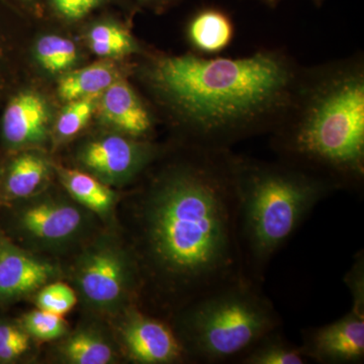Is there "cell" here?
Returning <instances> with one entry per match:
<instances>
[{
    "instance_id": "obj_1",
    "label": "cell",
    "mask_w": 364,
    "mask_h": 364,
    "mask_svg": "<svg viewBox=\"0 0 364 364\" xmlns=\"http://www.w3.org/2000/svg\"><path fill=\"white\" fill-rule=\"evenodd\" d=\"M133 207L141 291L169 317L198 296L248 277L224 150L200 148L195 159L169 165Z\"/></svg>"
},
{
    "instance_id": "obj_2",
    "label": "cell",
    "mask_w": 364,
    "mask_h": 364,
    "mask_svg": "<svg viewBox=\"0 0 364 364\" xmlns=\"http://www.w3.org/2000/svg\"><path fill=\"white\" fill-rule=\"evenodd\" d=\"M150 78L195 131L203 149L223 150L227 141L279 107L293 74L270 53L238 59L183 55L158 60Z\"/></svg>"
},
{
    "instance_id": "obj_3",
    "label": "cell",
    "mask_w": 364,
    "mask_h": 364,
    "mask_svg": "<svg viewBox=\"0 0 364 364\" xmlns=\"http://www.w3.org/2000/svg\"><path fill=\"white\" fill-rule=\"evenodd\" d=\"M246 275L263 284L270 261L318 203L342 189L291 163L267 164L230 155Z\"/></svg>"
},
{
    "instance_id": "obj_4",
    "label": "cell",
    "mask_w": 364,
    "mask_h": 364,
    "mask_svg": "<svg viewBox=\"0 0 364 364\" xmlns=\"http://www.w3.org/2000/svg\"><path fill=\"white\" fill-rule=\"evenodd\" d=\"M279 146L289 163L328 177L341 188H359L364 176L363 74L341 71L322 81Z\"/></svg>"
},
{
    "instance_id": "obj_5",
    "label": "cell",
    "mask_w": 364,
    "mask_h": 364,
    "mask_svg": "<svg viewBox=\"0 0 364 364\" xmlns=\"http://www.w3.org/2000/svg\"><path fill=\"white\" fill-rule=\"evenodd\" d=\"M188 363L236 360L257 340L282 326L262 284L245 277L189 301L170 317Z\"/></svg>"
},
{
    "instance_id": "obj_6",
    "label": "cell",
    "mask_w": 364,
    "mask_h": 364,
    "mask_svg": "<svg viewBox=\"0 0 364 364\" xmlns=\"http://www.w3.org/2000/svg\"><path fill=\"white\" fill-rule=\"evenodd\" d=\"M6 208V236L32 252H61L77 245L90 233L95 221V214L68 193L45 189Z\"/></svg>"
},
{
    "instance_id": "obj_7",
    "label": "cell",
    "mask_w": 364,
    "mask_h": 364,
    "mask_svg": "<svg viewBox=\"0 0 364 364\" xmlns=\"http://www.w3.org/2000/svg\"><path fill=\"white\" fill-rule=\"evenodd\" d=\"M72 277L77 296L97 313L124 312L141 291L133 250L109 236L98 237L83 249Z\"/></svg>"
},
{
    "instance_id": "obj_8",
    "label": "cell",
    "mask_w": 364,
    "mask_h": 364,
    "mask_svg": "<svg viewBox=\"0 0 364 364\" xmlns=\"http://www.w3.org/2000/svg\"><path fill=\"white\" fill-rule=\"evenodd\" d=\"M156 147L123 135H107L86 143L79 151L83 168L109 186L128 183L156 158Z\"/></svg>"
},
{
    "instance_id": "obj_9",
    "label": "cell",
    "mask_w": 364,
    "mask_h": 364,
    "mask_svg": "<svg viewBox=\"0 0 364 364\" xmlns=\"http://www.w3.org/2000/svg\"><path fill=\"white\" fill-rule=\"evenodd\" d=\"M119 336L130 360L140 364L186 363V351L170 323L141 312L135 306L124 311Z\"/></svg>"
},
{
    "instance_id": "obj_10",
    "label": "cell",
    "mask_w": 364,
    "mask_h": 364,
    "mask_svg": "<svg viewBox=\"0 0 364 364\" xmlns=\"http://www.w3.org/2000/svg\"><path fill=\"white\" fill-rule=\"evenodd\" d=\"M301 348L309 361L359 364L364 361V314L351 309L330 324L301 331Z\"/></svg>"
},
{
    "instance_id": "obj_11",
    "label": "cell",
    "mask_w": 364,
    "mask_h": 364,
    "mask_svg": "<svg viewBox=\"0 0 364 364\" xmlns=\"http://www.w3.org/2000/svg\"><path fill=\"white\" fill-rule=\"evenodd\" d=\"M59 275L51 261L0 234V308L31 296Z\"/></svg>"
},
{
    "instance_id": "obj_12",
    "label": "cell",
    "mask_w": 364,
    "mask_h": 364,
    "mask_svg": "<svg viewBox=\"0 0 364 364\" xmlns=\"http://www.w3.org/2000/svg\"><path fill=\"white\" fill-rule=\"evenodd\" d=\"M49 128V109L44 98L26 91L14 97L2 117V136L9 148L31 147L45 142Z\"/></svg>"
},
{
    "instance_id": "obj_13",
    "label": "cell",
    "mask_w": 364,
    "mask_h": 364,
    "mask_svg": "<svg viewBox=\"0 0 364 364\" xmlns=\"http://www.w3.org/2000/svg\"><path fill=\"white\" fill-rule=\"evenodd\" d=\"M51 171V163L40 153L26 151L16 155L0 179V203L6 207L38 195L46 188Z\"/></svg>"
},
{
    "instance_id": "obj_14",
    "label": "cell",
    "mask_w": 364,
    "mask_h": 364,
    "mask_svg": "<svg viewBox=\"0 0 364 364\" xmlns=\"http://www.w3.org/2000/svg\"><path fill=\"white\" fill-rule=\"evenodd\" d=\"M100 114L105 123L129 136L145 135L151 128V117L135 91L122 79H117L100 95Z\"/></svg>"
},
{
    "instance_id": "obj_15",
    "label": "cell",
    "mask_w": 364,
    "mask_h": 364,
    "mask_svg": "<svg viewBox=\"0 0 364 364\" xmlns=\"http://www.w3.org/2000/svg\"><path fill=\"white\" fill-rule=\"evenodd\" d=\"M57 172L66 193L76 203L102 219L111 217L117 200L111 186L80 170L58 168Z\"/></svg>"
},
{
    "instance_id": "obj_16",
    "label": "cell",
    "mask_w": 364,
    "mask_h": 364,
    "mask_svg": "<svg viewBox=\"0 0 364 364\" xmlns=\"http://www.w3.org/2000/svg\"><path fill=\"white\" fill-rule=\"evenodd\" d=\"M117 79L119 74L114 64L109 61L97 62L65 74L60 79L58 95L65 102L100 97Z\"/></svg>"
},
{
    "instance_id": "obj_17",
    "label": "cell",
    "mask_w": 364,
    "mask_h": 364,
    "mask_svg": "<svg viewBox=\"0 0 364 364\" xmlns=\"http://www.w3.org/2000/svg\"><path fill=\"white\" fill-rule=\"evenodd\" d=\"M235 363L240 364H306L309 363L301 345L282 334V327L268 332L243 352Z\"/></svg>"
},
{
    "instance_id": "obj_18",
    "label": "cell",
    "mask_w": 364,
    "mask_h": 364,
    "mask_svg": "<svg viewBox=\"0 0 364 364\" xmlns=\"http://www.w3.org/2000/svg\"><path fill=\"white\" fill-rule=\"evenodd\" d=\"M60 352L64 360L71 364H109L116 359L112 344L102 333L90 328L70 335Z\"/></svg>"
},
{
    "instance_id": "obj_19",
    "label": "cell",
    "mask_w": 364,
    "mask_h": 364,
    "mask_svg": "<svg viewBox=\"0 0 364 364\" xmlns=\"http://www.w3.org/2000/svg\"><path fill=\"white\" fill-rule=\"evenodd\" d=\"M188 36L200 51L219 52L231 42L233 28L229 18L220 11H205L191 21Z\"/></svg>"
},
{
    "instance_id": "obj_20",
    "label": "cell",
    "mask_w": 364,
    "mask_h": 364,
    "mask_svg": "<svg viewBox=\"0 0 364 364\" xmlns=\"http://www.w3.org/2000/svg\"><path fill=\"white\" fill-rule=\"evenodd\" d=\"M88 43L100 57H119L135 52L136 44L130 33L114 23H98L88 33Z\"/></svg>"
},
{
    "instance_id": "obj_21",
    "label": "cell",
    "mask_w": 364,
    "mask_h": 364,
    "mask_svg": "<svg viewBox=\"0 0 364 364\" xmlns=\"http://www.w3.org/2000/svg\"><path fill=\"white\" fill-rule=\"evenodd\" d=\"M36 56L46 70L59 73L68 70L76 63L78 58L77 47L66 38L44 36L36 45Z\"/></svg>"
},
{
    "instance_id": "obj_22",
    "label": "cell",
    "mask_w": 364,
    "mask_h": 364,
    "mask_svg": "<svg viewBox=\"0 0 364 364\" xmlns=\"http://www.w3.org/2000/svg\"><path fill=\"white\" fill-rule=\"evenodd\" d=\"M20 323L31 338L33 337L41 341L58 339L67 331V323L63 316L41 309L26 313Z\"/></svg>"
},
{
    "instance_id": "obj_23",
    "label": "cell",
    "mask_w": 364,
    "mask_h": 364,
    "mask_svg": "<svg viewBox=\"0 0 364 364\" xmlns=\"http://www.w3.org/2000/svg\"><path fill=\"white\" fill-rule=\"evenodd\" d=\"M98 97H83L71 100L60 114L56 123V134L61 139H68L77 135L87 124Z\"/></svg>"
},
{
    "instance_id": "obj_24",
    "label": "cell",
    "mask_w": 364,
    "mask_h": 364,
    "mask_svg": "<svg viewBox=\"0 0 364 364\" xmlns=\"http://www.w3.org/2000/svg\"><path fill=\"white\" fill-rule=\"evenodd\" d=\"M75 289L61 282H52L41 287L36 294V305L41 310L65 315L77 304Z\"/></svg>"
},
{
    "instance_id": "obj_25",
    "label": "cell",
    "mask_w": 364,
    "mask_h": 364,
    "mask_svg": "<svg viewBox=\"0 0 364 364\" xmlns=\"http://www.w3.org/2000/svg\"><path fill=\"white\" fill-rule=\"evenodd\" d=\"M31 348V336L21 323L0 318V363L18 360Z\"/></svg>"
},
{
    "instance_id": "obj_26",
    "label": "cell",
    "mask_w": 364,
    "mask_h": 364,
    "mask_svg": "<svg viewBox=\"0 0 364 364\" xmlns=\"http://www.w3.org/2000/svg\"><path fill=\"white\" fill-rule=\"evenodd\" d=\"M352 299L351 309L364 314V252L359 250L355 254L351 267L344 277Z\"/></svg>"
},
{
    "instance_id": "obj_27",
    "label": "cell",
    "mask_w": 364,
    "mask_h": 364,
    "mask_svg": "<svg viewBox=\"0 0 364 364\" xmlns=\"http://www.w3.org/2000/svg\"><path fill=\"white\" fill-rule=\"evenodd\" d=\"M102 0H53L59 13L70 20H79L90 13Z\"/></svg>"
},
{
    "instance_id": "obj_28",
    "label": "cell",
    "mask_w": 364,
    "mask_h": 364,
    "mask_svg": "<svg viewBox=\"0 0 364 364\" xmlns=\"http://www.w3.org/2000/svg\"><path fill=\"white\" fill-rule=\"evenodd\" d=\"M268 1H272V0H268Z\"/></svg>"
}]
</instances>
